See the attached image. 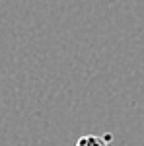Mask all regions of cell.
I'll return each instance as SVG.
<instances>
[{
  "instance_id": "1",
  "label": "cell",
  "mask_w": 144,
  "mask_h": 146,
  "mask_svg": "<svg viewBox=\"0 0 144 146\" xmlns=\"http://www.w3.org/2000/svg\"><path fill=\"white\" fill-rule=\"evenodd\" d=\"M109 140H111V135H105V136L86 135L78 138L76 146H109Z\"/></svg>"
}]
</instances>
